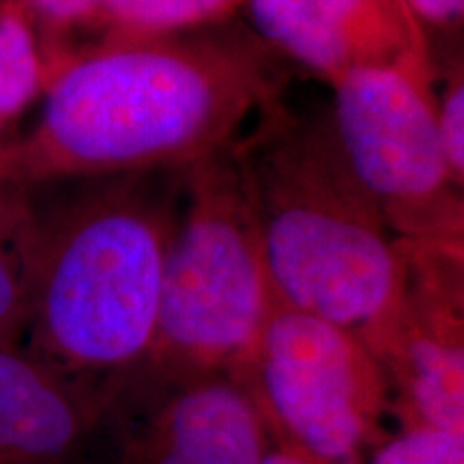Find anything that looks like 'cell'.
<instances>
[{
  "mask_svg": "<svg viewBox=\"0 0 464 464\" xmlns=\"http://www.w3.org/2000/svg\"><path fill=\"white\" fill-rule=\"evenodd\" d=\"M286 84V61L254 31L108 39L56 75L15 168L39 177L188 170L230 147Z\"/></svg>",
  "mask_w": 464,
  "mask_h": 464,
  "instance_id": "1",
  "label": "cell"
},
{
  "mask_svg": "<svg viewBox=\"0 0 464 464\" xmlns=\"http://www.w3.org/2000/svg\"><path fill=\"white\" fill-rule=\"evenodd\" d=\"M276 304L368 342L396 312L404 252L335 138L329 110L266 106L237 138Z\"/></svg>",
  "mask_w": 464,
  "mask_h": 464,
  "instance_id": "2",
  "label": "cell"
},
{
  "mask_svg": "<svg viewBox=\"0 0 464 464\" xmlns=\"http://www.w3.org/2000/svg\"><path fill=\"white\" fill-rule=\"evenodd\" d=\"M188 170L86 177L91 189L52 239L37 235L26 318L39 362L108 381L147 362Z\"/></svg>",
  "mask_w": 464,
  "mask_h": 464,
  "instance_id": "3",
  "label": "cell"
},
{
  "mask_svg": "<svg viewBox=\"0 0 464 464\" xmlns=\"http://www.w3.org/2000/svg\"><path fill=\"white\" fill-rule=\"evenodd\" d=\"M235 142L188 170L142 363L160 372L237 370L276 305Z\"/></svg>",
  "mask_w": 464,
  "mask_h": 464,
  "instance_id": "4",
  "label": "cell"
},
{
  "mask_svg": "<svg viewBox=\"0 0 464 464\" xmlns=\"http://www.w3.org/2000/svg\"><path fill=\"white\" fill-rule=\"evenodd\" d=\"M271 437L329 464H362L390 404L381 365L355 334L276 304L235 370Z\"/></svg>",
  "mask_w": 464,
  "mask_h": 464,
  "instance_id": "5",
  "label": "cell"
},
{
  "mask_svg": "<svg viewBox=\"0 0 464 464\" xmlns=\"http://www.w3.org/2000/svg\"><path fill=\"white\" fill-rule=\"evenodd\" d=\"M434 72H357L334 84L342 153L398 241L464 247V188L434 121Z\"/></svg>",
  "mask_w": 464,
  "mask_h": 464,
  "instance_id": "6",
  "label": "cell"
},
{
  "mask_svg": "<svg viewBox=\"0 0 464 464\" xmlns=\"http://www.w3.org/2000/svg\"><path fill=\"white\" fill-rule=\"evenodd\" d=\"M400 246L402 295L365 346L406 421L464 434V247Z\"/></svg>",
  "mask_w": 464,
  "mask_h": 464,
  "instance_id": "7",
  "label": "cell"
},
{
  "mask_svg": "<svg viewBox=\"0 0 464 464\" xmlns=\"http://www.w3.org/2000/svg\"><path fill=\"white\" fill-rule=\"evenodd\" d=\"M252 31L327 84L357 72H434L406 0H249Z\"/></svg>",
  "mask_w": 464,
  "mask_h": 464,
  "instance_id": "8",
  "label": "cell"
},
{
  "mask_svg": "<svg viewBox=\"0 0 464 464\" xmlns=\"http://www.w3.org/2000/svg\"><path fill=\"white\" fill-rule=\"evenodd\" d=\"M153 396L125 464H263L271 430L235 370L131 372Z\"/></svg>",
  "mask_w": 464,
  "mask_h": 464,
  "instance_id": "9",
  "label": "cell"
},
{
  "mask_svg": "<svg viewBox=\"0 0 464 464\" xmlns=\"http://www.w3.org/2000/svg\"><path fill=\"white\" fill-rule=\"evenodd\" d=\"M89 406L58 372L0 342V464H69Z\"/></svg>",
  "mask_w": 464,
  "mask_h": 464,
  "instance_id": "10",
  "label": "cell"
},
{
  "mask_svg": "<svg viewBox=\"0 0 464 464\" xmlns=\"http://www.w3.org/2000/svg\"><path fill=\"white\" fill-rule=\"evenodd\" d=\"M237 3L239 0H102L95 15L110 26L108 39L158 37L219 22Z\"/></svg>",
  "mask_w": 464,
  "mask_h": 464,
  "instance_id": "11",
  "label": "cell"
},
{
  "mask_svg": "<svg viewBox=\"0 0 464 464\" xmlns=\"http://www.w3.org/2000/svg\"><path fill=\"white\" fill-rule=\"evenodd\" d=\"M37 228L14 198L0 196V342L26 318Z\"/></svg>",
  "mask_w": 464,
  "mask_h": 464,
  "instance_id": "12",
  "label": "cell"
},
{
  "mask_svg": "<svg viewBox=\"0 0 464 464\" xmlns=\"http://www.w3.org/2000/svg\"><path fill=\"white\" fill-rule=\"evenodd\" d=\"M44 80L42 58L22 15L0 17V127L37 95Z\"/></svg>",
  "mask_w": 464,
  "mask_h": 464,
  "instance_id": "13",
  "label": "cell"
},
{
  "mask_svg": "<svg viewBox=\"0 0 464 464\" xmlns=\"http://www.w3.org/2000/svg\"><path fill=\"white\" fill-rule=\"evenodd\" d=\"M365 464H464V434L411 423L396 437L374 445Z\"/></svg>",
  "mask_w": 464,
  "mask_h": 464,
  "instance_id": "14",
  "label": "cell"
},
{
  "mask_svg": "<svg viewBox=\"0 0 464 464\" xmlns=\"http://www.w3.org/2000/svg\"><path fill=\"white\" fill-rule=\"evenodd\" d=\"M440 89L434 91V121L439 142L448 161L451 179L464 188V65L462 58L450 61L448 72L440 73Z\"/></svg>",
  "mask_w": 464,
  "mask_h": 464,
  "instance_id": "15",
  "label": "cell"
},
{
  "mask_svg": "<svg viewBox=\"0 0 464 464\" xmlns=\"http://www.w3.org/2000/svg\"><path fill=\"white\" fill-rule=\"evenodd\" d=\"M33 5L39 14L50 17L52 22L69 24V22L86 20V17L95 15L102 0H33Z\"/></svg>",
  "mask_w": 464,
  "mask_h": 464,
  "instance_id": "16",
  "label": "cell"
},
{
  "mask_svg": "<svg viewBox=\"0 0 464 464\" xmlns=\"http://www.w3.org/2000/svg\"><path fill=\"white\" fill-rule=\"evenodd\" d=\"M413 14L434 26H454L462 20L464 0H406Z\"/></svg>",
  "mask_w": 464,
  "mask_h": 464,
  "instance_id": "17",
  "label": "cell"
},
{
  "mask_svg": "<svg viewBox=\"0 0 464 464\" xmlns=\"http://www.w3.org/2000/svg\"><path fill=\"white\" fill-rule=\"evenodd\" d=\"M263 464H329L318 460L314 456H307L304 451L288 448V445L280 443V440H271V448L266 451Z\"/></svg>",
  "mask_w": 464,
  "mask_h": 464,
  "instance_id": "18",
  "label": "cell"
}]
</instances>
